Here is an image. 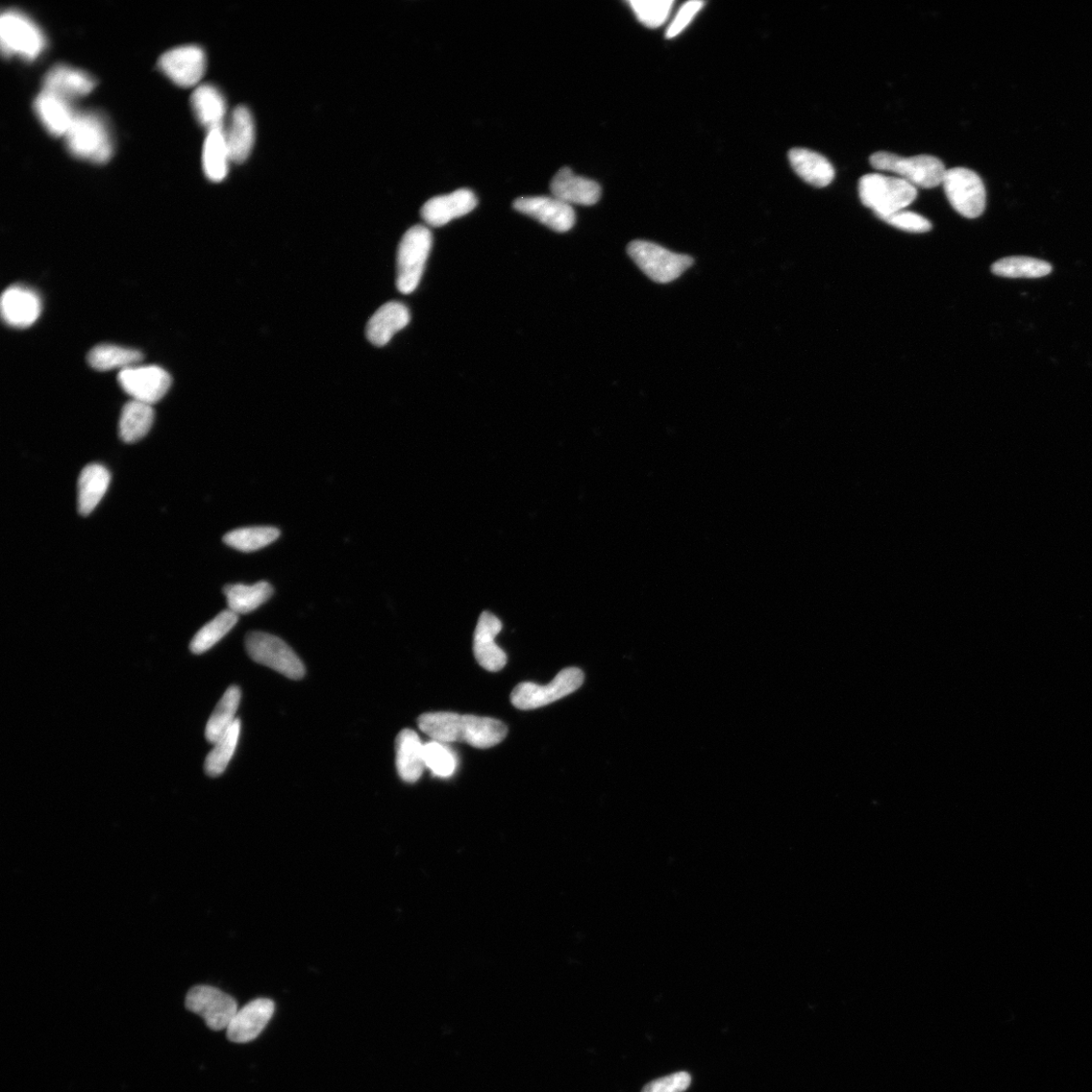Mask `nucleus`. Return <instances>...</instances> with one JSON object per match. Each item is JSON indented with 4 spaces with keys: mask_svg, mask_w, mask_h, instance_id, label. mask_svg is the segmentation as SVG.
Returning a JSON list of instances; mask_svg holds the SVG:
<instances>
[{
    "mask_svg": "<svg viewBox=\"0 0 1092 1092\" xmlns=\"http://www.w3.org/2000/svg\"><path fill=\"white\" fill-rule=\"evenodd\" d=\"M241 701V691L231 686L217 704L206 728V738L216 743L237 721L236 713Z\"/></svg>",
    "mask_w": 1092,
    "mask_h": 1092,
    "instance_id": "31",
    "label": "nucleus"
},
{
    "mask_svg": "<svg viewBox=\"0 0 1092 1092\" xmlns=\"http://www.w3.org/2000/svg\"><path fill=\"white\" fill-rule=\"evenodd\" d=\"M224 135L232 162L242 163L250 157L256 141V123L251 110L237 107L224 126Z\"/></svg>",
    "mask_w": 1092,
    "mask_h": 1092,
    "instance_id": "21",
    "label": "nucleus"
},
{
    "mask_svg": "<svg viewBox=\"0 0 1092 1092\" xmlns=\"http://www.w3.org/2000/svg\"><path fill=\"white\" fill-rule=\"evenodd\" d=\"M478 205L475 193L467 188L431 198L421 209V216L432 227L449 224L454 219L465 216Z\"/></svg>",
    "mask_w": 1092,
    "mask_h": 1092,
    "instance_id": "18",
    "label": "nucleus"
},
{
    "mask_svg": "<svg viewBox=\"0 0 1092 1092\" xmlns=\"http://www.w3.org/2000/svg\"><path fill=\"white\" fill-rule=\"evenodd\" d=\"M629 4L643 26L656 29L666 21L675 3L673 0H631Z\"/></svg>",
    "mask_w": 1092,
    "mask_h": 1092,
    "instance_id": "38",
    "label": "nucleus"
},
{
    "mask_svg": "<svg viewBox=\"0 0 1092 1092\" xmlns=\"http://www.w3.org/2000/svg\"><path fill=\"white\" fill-rule=\"evenodd\" d=\"M942 186L954 210L968 219L980 217L986 207V190L974 171L963 167L948 169Z\"/></svg>",
    "mask_w": 1092,
    "mask_h": 1092,
    "instance_id": "10",
    "label": "nucleus"
},
{
    "mask_svg": "<svg viewBox=\"0 0 1092 1092\" xmlns=\"http://www.w3.org/2000/svg\"><path fill=\"white\" fill-rule=\"evenodd\" d=\"M238 622V614L231 610L222 611L207 624L192 638L189 649L192 654L201 655L209 651L222 637L227 635Z\"/></svg>",
    "mask_w": 1092,
    "mask_h": 1092,
    "instance_id": "34",
    "label": "nucleus"
},
{
    "mask_svg": "<svg viewBox=\"0 0 1092 1092\" xmlns=\"http://www.w3.org/2000/svg\"><path fill=\"white\" fill-rule=\"evenodd\" d=\"M224 594L229 610L236 614H247L267 602L272 597L273 588L265 581L253 586L235 584L226 586Z\"/></svg>",
    "mask_w": 1092,
    "mask_h": 1092,
    "instance_id": "30",
    "label": "nucleus"
},
{
    "mask_svg": "<svg viewBox=\"0 0 1092 1092\" xmlns=\"http://www.w3.org/2000/svg\"><path fill=\"white\" fill-rule=\"evenodd\" d=\"M410 319V312L404 304L390 302L382 306L369 319L366 337L376 346H385L396 332L409 324Z\"/></svg>",
    "mask_w": 1092,
    "mask_h": 1092,
    "instance_id": "23",
    "label": "nucleus"
},
{
    "mask_svg": "<svg viewBox=\"0 0 1092 1092\" xmlns=\"http://www.w3.org/2000/svg\"><path fill=\"white\" fill-rule=\"evenodd\" d=\"M502 628L497 616L488 611L481 614L474 634V655L489 672H499L507 664V655L495 641Z\"/></svg>",
    "mask_w": 1092,
    "mask_h": 1092,
    "instance_id": "15",
    "label": "nucleus"
},
{
    "mask_svg": "<svg viewBox=\"0 0 1092 1092\" xmlns=\"http://www.w3.org/2000/svg\"><path fill=\"white\" fill-rule=\"evenodd\" d=\"M585 675L579 667H566L548 685L525 682L517 685L511 693L512 704L520 710H533L550 705L577 691L584 683Z\"/></svg>",
    "mask_w": 1092,
    "mask_h": 1092,
    "instance_id": "8",
    "label": "nucleus"
},
{
    "mask_svg": "<svg viewBox=\"0 0 1092 1092\" xmlns=\"http://www.w3.org/2000/svg\"><path fill=\"white\" fill-rule=\"evenodd\" d=\"M991 271L998 277L1007 279H1039L1048 276L1052 265L1032 257L1011 256L992 264Z\"/></svg>",
    "mask_w": 1092,
    "mask_h": 1092,
    "instance_id": "33",
    "label": "nucleus"
},
{
    "mask_svg": "<svg viewBox=\"0 0 1092 1092\" xmlns=\"http://www.w3.org/2000/svg\"><path fill=\"white\" fill-rule=\"evenodd\" d=\"M873 168L897 173L900 179L914 188H934L944 181L947 169L938 158L931 155L901 157L889 153H877L870 157Z\"/></svg>",
    "mask_w": 1092,
    "mask_h": 1092,
    "instance_id": "7",
    "label": "nucleus"
},
{
    "mask_svg": "<svg viewBox=\"0 0 1092 1092\" xmlns=\"http://www.w3.org/2000/svg\"><path fill=\"white\" fill-rule=\"evenodd\" d=\"M158 67L171 82L191 87L205 76L207 56L202 47L184 45L165 52L158 60Z\"/></svg>",
    "mask_w": 1092,
    "mask_h": 1092,
    "instance_id": "12",
    "label": "nucleus"
},
{
    "mask_svg": "<svg viewBox=\"0 0 1092 1092\" xmlns=\"http://www.w3.org/2000/svg\"><path fill=\"white\" fill-rule=\"evenodd\" d=\"M280 535L281 531L275 528H248L228 532L222 540L232 549L252 553L275 542Z\"/></svg>",
    "mask_w": 1092,
    "mask_h": 1092,
    "instance_id": "35",
    "label": "nucleus"
},
{
    "mask_svg": "<svg viewBox=\"0 0 1092 1092\" xmlns=\"http://www.w3.org/2000/svg\"><path fill=\"white\" fill-rule=\"evenodd\" d=\"M42 312L40 295L28 287L13 286L2 296V316L7 324L14 328H28L34 324Z\"/></svg>",
    "mask_w": 1092,
    "mask_h": 1092,
    "instance_id": "16",
    "label": "nucleus"
},
{
    "mask_svg": "<svg viewBox=\"0 0 1092 1092\" xmlns=\"http://www.w3.org/2000/svg\"><path fill=\"white\" fill-rule=\"evenodd\" d=\"M0 43L5 56L17 55L24 60H35L46 47V38L26 15L8 10L0 17Z\"/></svg>",
    "mask_w": 1092,
    "mask_h": 1092,
    "instance_id": "6",
    "label": "nucleus"
},
{
    "mask_svg": "<svg viewBox=\"0 0 1092 1092\" xmlns=\"http://www.w3.org/2000/svg\"><path fill=\"white\" fill-rule=\"evenodd\" d=\"M431 231L422 225L409 229L396 255V287L405 294L413 292L421 281L432 247Z\"/></svg>",
    "mask_w": 1092,
    "mask_h": 1092,
    "instance_id": "4",
    "label": "nucleus"
},
{
    "mask_svg": "<svg viewBox=\"0 0 1092 1092\" xmlns=\"http://www.w3.org/2000/svg\"><path fill=\"white\" fill-rule=\"evenodd\" d=\"M691 1081L689 1074L677 1073L648 1083L641 1092H684L689 1088Z\"/></svg>",
    "mask_w": 1092,
    "mask_h": 1092,
    "instance_id": "41",
    "label": "nucleus"
},
{
    "mask_svg": "<svg viewBox=\"0 0 1092 1092\" xmlns=\"http://www.w3.org/2000/svg\"><path fill=\"white\" fill-rule=\"evenodd\" d=\"M859 195L862 204L883 220L905 210L913 203L917 196V189L900 178L873 173L861 178Z\"/></svg>",
    "mask_w": 1092,
    "mask_h": 1092,
    "instance_id": "3",
    "label": "nucleus"
},
{
    "mask_svg": "<svg viewBox=\"0 0 1092 1092\" xmlns=\"http://www.w3.org/2000/svg\"><path fill=\"white\" fill-rule=\"evenodd\" d=\"M882 221L890 226L909 233L922 234L932 230V222L927 218L905 210L892 214Z\"/></svg>",
    "mask_w": 1092,
    "mask_h": 1092,
    "instance_id": "39",
    "label": "nucleus"
},
{
    "mask_svg": "<svg viewBox=\"0 0 1092 1092\" xmlns=\"http://www.w3.org/2000/svg\"><path fill=\"white\" fill-rule=\"evenodd\" d=\"M195 118L208 131L224 127L227 112L225 96L213 85L197 86L191 95Z\"/></svg>",
    "mask_w": 1092,
    "mask_h": 1092,
    "instance_id": "26",
    "label": "nucleus"
},
{
    "mask_svg": "<svg viewBox=\"0 0 1092 1092\" xmlns=\"http://www.w3.org/2000/svg\"><path fill=\"white\" fill-rule=\"evenodd\" d=\"M788 158L794 171L805 183L815 188H826L835 179V168L823 155L804 148H794Z\"/></svg>",
    "mask_w": 1092,
    "mask_h": 1092,
    "instance_id": "25",
    "label": "nucleus"
},
{
    "mask_svg": "<svg viewBox=\"0 0 1092 1092\" xmlns=\"http://www.w3.org/2000/svg\"><path fill=\"white\" fill-rule=\"evenodd\" d=\"M230 162L232 161L225 140L224 127L208 131L203 149V167L206 177L214 183L225 180Z\"/></svg>",
    "mask_w": 1092,
    "mask_h": 1092,
    "instance_id": "28",
    "label": "nucleus"
},
{
    "mask_svg": "<svg viewBox=\"0 0 1092 1092\" xmlns=\"http://www.w3.org/2000/svg\"><path fill=\"white\" fill-rule=\"evenodd\" d=\"M555 197L568 205L593 206L601 197V187L589 179L577 176L572 169H560L551 183Z\"/></svg>",
    "mask_w": 1092,
    "mask_h": 1092,
    "instance_id": "19",
    "label": "nucleus"
},
{
    "mask_svg": "<svg viewBox=\"0 0 1092 1092\" xmlns=\"http://www.w3.org/2000/svg\"><path fill=\"white\" fill-rule=\"evenodd\" d=\"M143 359L144 355L141 352L114 344L97 345L87 357L89 365L99 371L116 368L122 370L138 365Z\"/></svg>",
    "mask_w": 1092,
    "mask_h": 1092,
    "instance_id": "32",
    "label": "nucleus"
},
{
    "mask_svg": "<svg viewBox=\"0 0 1092 1092\" xmlns=\"http://www.w3.org/2000/svg\"><path fill=\"white\" fill-rule=\"evenodd\" d=\"M69 153L83 160L105 163L113 155V139L108 122L95 112L77 113L64 136Z\"/></svg>",
    "mask_w": 1092,
    "mask_h": 1092,
    "instance_id": "2",
    "label": "nucleus"
},
{
    "mask_svg": "<svg viewBox=\"0 0 1092 1092\" xmlns=\"http://www.w3.org/2000/svg\"><path fill=\"white\" fill-rule=\"evenodd\" d=\"M275 1008L272 1001L258 999L238 1009L227 1029L229 1041L244 1044L256 1040L270 1022Z\"/></svg>",
    "mask_w": 1092,
    "mask_h": 1092,
    "instance_id": "17",
    "label": "nucleus"
},
{
    "mask_svg": "<svg viewBox=\"0 0 1092 1092\" xmlns=\"http://www.w3.org/2000/svg\"><path fill=\"white\" fill-rule=\"evenodd\" d=\"M705 3L700 2V0H692V2L685 3L680 8L671 24H669L665 32V37L667 39H673L680 35L689 26L694 17L699 15Z\"/></svg>",
    "mask_w": 1092,
    "mask_h": 1092,
    "instance_id": "40",
    "label": "nucleus"
},
{
    "mask_svg": "<svg viewBox=\"0 0 1092 1092\" xmlns=\"http://www.w3.org/2000/svg\"><path fill=\"white\" fill-rule=\"evenodd\" d=\"M95 85L96 81L89 73L65 64L53 66L43 80V90L57 94L68 102L87 95Z\"/></svg>",
    "mask_w": 1092,
    "mask_h": 1092,
    "instance_id": "20",
    "label": "nucleus"
},
{
    "mask_svg": "<svg viewBox=\"0 0 1092 1092\" xmlns=\"http://www.w3.org/2000/svg\"><path fill=\"white\" fill-rule=\"evenodd\" d=\"M154 416L153 405L136 400L128 402L120 414V439L126 443H134L145 437L154 426Z\"/></svg>",
    "mask_w": 1092,
    "mask_h": 1092,
    "instance_id": "29",
    "label": "nucleus"
},
{
    "mask_svg": "<svg viewBox=\"0 0 1092 1092\" xmlns=\"http://www.w3.org/2000/svg\"><path fill=\"white\" fill-rule=\"evenodd\" d=\"M417 724L433 740L443 743L465 742L478 749L497 746L508 734L506 725L498 719L455 712L422 714Z\"/></svg>",
    "mask_w": 1092,
    "mask_h": 1092,
    "instance_id": "1",
    "label": "nucleus"
},
{
    "mask_svg": "<svg viewBox=\"0 0 1092 1092\" xmlns=\"http://www.w3.org/2000/svg\"><path fill=\"white\" fill-rule=\"evenodd\" d=\"M118 381L133 400L149 405L159 402L169 391L172 380L168 372L155 365L131 366L120 370Z\"/></svg>",
    "mask_w": 1092,
    "mask_h": 1092,
    "instance_id": "13",
    "label": "nucleus"
},
{
    "mask_svg": "<svg viewBox=\"0 0 1092 1092\" xmlns=\"http://www.w3.org/2000/svg\"><path fill=\"white\" fill-rule=\"evenodd\" d=\"M628 254L645 276L659 284L676 281L694 263L691 256L674 254L649 241L631 242Z\"/></svg>",
    "mask_w": 1092,
    "mask_h": 1092,
    "instance_id": "5",
    "label": "nucleus"
},
{
    "mask_svg": "<svg viewBox=\"0 0 1092 1092\" xmlns=\"http://www.w3.org/2000/svg\"><path fill=\"white\" fill-rule=\"evenodd\" d=\"M186 1007L203 1017L213 1031L228 1029L238 1011L237 1002L222 990L209 985H196L188 992Z\"/></svg>",
    "mask_w": 1092,
    "mask_h": 1092,
    "instance_id": "11",
    "label": "nucleus"
},
{
    "mask_svg": "<svg viewBox=\"0 0 1092 1092\" xmlns=\"http://www.w3.org/2000/svg\"><path fill=\"white\" fill-rule=\"evenodd\" d=\"M111 483L110 471L102 464L85 466L79 479L78 506L83 516L89 515L102 501Z\"/></svg>",
    "mask_w": 1092,
    "mask_h": 1092,
    "instance_id": "27",
    "label": "nucleus"
},
{
    "mask_svg": "<svg viewBox=\"0 0 1092 1092\" xmlns=\"http://www.w3.org/2000/svg\"><path fill=\"white\" fill-rule=\"evenodd\" d=\"M395 766L407 783L417 782L425 772V744L412 730H403L395 738Z\"/></svg>",
    "mask_w": 1092,
    "mask_h": 1092,
    "instance_id": "22",
    "label": "nucleus"
},
{
    "mask_svg": "<svg viewBox=\"0 0 1092 1092\" xmlns=\"http://www.w3.org/2000/svg\"><path fill=\"white\" fill-rule=\"evenodd\" d=\"M513 207L519 213L528 215L560 233L569 231L576 222V214L572 206L555 196L518 197Z\"/></svg>",
    "mask_w": 1092,
    "mask_h": 1092,
    "instance_id": "14",
    "label": "nucleus"
},
{
    "mask_svg": "<svg viewBox=\"0 0 1092 1092\" xmlns=\"http://www.w3.org/2000/svg\"><path fill=\"white\" fill-rule=\"evenodd\" d=\"M240 731L241 723L237 719L231 729L215 743L205 762V771L210 777H218L225 772L235 754Z\"/></svg>",
    "mask_w": 1092,
    "mask_h": 1092,
    "instance_id": "36",
    "label": "nucleus"
},
{
    "mask_svg": "<svg viewBox=\"0 0 1092 1092\" xmlns=\"http://www.w3.org/2000/svg\"><path fill=\"white\" fill-rule=\"evenodd\" d=\"M425 760L427 768L433 775L440 778H449L457 770L458 759L456 754L445 743L431 740L425 744Z\"/></svg>",
    "mask_w": 1092,
    "mask_h": 1092,
    "instance_id": "37",
    "label": "nucleus"
},
{
    "mask_svg": "<svg viewBox=\"0 0 1092 1092\" xmlns=\"http://www.w3.org/2000/svg\"><path fill=\"white\" fill-rule=\"evenodd\" d=\"M34 109L45 129L55 137L66 135L77 115L65 98L47 90L38 94Z\"/></svg>",
    "mask_w": 1092,
    "mask_h": 1092,
    "instance_id": "24",
    "label": "nucleus"
},
{
    "mask_svg": "<svg viewBox=\"0 0 1092 1092\" xmlns=\"http://www.w3.org/2000/svg\"><path fill=\"white\" fill-rule=\"evenodd\" d=\"M248 655L289 679L300 680L306 667L299 657L280 637L260 631L248 633L245 640Z\"/></svg>",
    "mask_w": 1092,
    "mask_h": 1092,
    "instance_id": "9",
    "label": "nucleus"
}]
</instances>
